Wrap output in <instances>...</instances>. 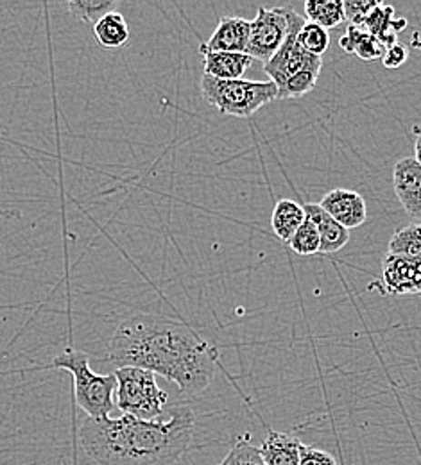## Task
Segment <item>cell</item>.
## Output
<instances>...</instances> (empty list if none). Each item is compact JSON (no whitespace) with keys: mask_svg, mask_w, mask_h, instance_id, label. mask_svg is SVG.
<instances>
[{"mask_svg":"<svg viewBox=\"0 0 421 465\" xmlns=\"http://www.w3.org/2000/svg\"><path fill=\"white\" fill-rule=\"evenodd\" d=\"M108 361L117 369L138 367L164 376L185 394L206 391L219 363V349L195 331L155 315H138L115 330Z\"/></svg>","mask_w":421,"mask_h":465,"instance_id":"cell-1","label":"cell"},{"mask_svg":"<svg viewBox=\"0 0 421 465\" xmlns=\"http://www.w3.org/2000/svg\"><path fill=\"white\" fill-rule=\"evenodd\" d=\"M195 415L188 405L167 408L158 420L133 415L86 417L79 428L83 451L99 465H175L188 451Z\"/></svg>","mask_w":421,"mask_h":465,"instance_id":"cell-2","label":"cell"},{"mask_svg":"<svg viewBox=\"0 0 421 465\" xmlns=\"http://www.w3.org/2000/svg\"><path fill=\"white\" fill-rule=\"evenodd\" d=\"M65 369L74 378L75 405L92 419H106L115 410L117 392L115 374H99L90 367L88 356L77 349L66 348L55 356L53 365Z\"/></svg>","mask_w":421,"mask_h":465,"instance_id":"cell-3","label":"cell"},{"mask_svg":"<svg viewBox=\"0 0 421 465\" xmlns=\"http://www.w3.org/2000/svg\"><path fill=\"white\" fill-rule=\"evenodd\" d=\"M199 88L203 99L210 106L219 110L223 115L239 118H247L278 99V88L273 81H223L203 74Z\"/></svg>","mask_w":421,"mask_h":465,"instance_id":"cell-4","label":"cell"},{"mask_svg":"<svg viewBox=\"0 0 421 465\" xmlns=\"http://www.w3.org/2000/svg\"><path fill=\"white\" fill-rule=\"evenodd\" d=\"M115 405L124 415L140 420H158L165 415L169 394L158 387L156 374L138 367H121L115 371Z\"/></svg>","mask_w":421,"mask_h":465,"instance_id":"cell-5","label":"cell"},{"mask_svg":"<svg viewBox=\"0 0 421 465\" xmlns=\"http://www.w3.org/2000/svg\"><path fill=\"white\" fill-rule=\"evenodd\" d=\"M296 15L298 13L291 7H258L256 16L251 20V36L246 54L266 64L286 44Z\"/></svg>","mask_w":421,"mask_h":465,"instance_id":"cell-6","label":"cell"},{"mask_svg":"<svg viewBox=\"0 0 421 465\" xmlns=\"http://www.w3.org/2000/svg\"><path fill=\"white\" fill-rule=\"evenodd\" d=\"M305 24H306V20L301 15H296L286 44L280 47V51L273 58L264 64V72L269 75V81H273L276 84L278 90L303 70H310V68L321 70L323 68V59L303 51L296 40L301 27Z\"/></svg>","mask_w":421,"mask_h":465,"instance_id":"cell-7","label":"cell"},{"mask_svg":"<svg viewBox=\"0 0 421 465\" xmlns=\"http://www.w3.org/2000/svg\"><path fill=\"white\" fill-rule=\"evenodd\" d=\"M386 292L395 295L421 293V260L389 254L382 262Z\"/></svg>","mask_w":421,"mask_h":465,"instance_id":"cell-8","label":"cell"},{"mask_svg":"<svg viewBox=\"0 0 421 465\" xmlns=\"http://www.w3.org/2000/svg\"><path fill=\"white\" fill-rule=\"evenodd\" d=\"M319 206L343 228L357 230L367 219V208L366 201L361 193L348 190V188H336L328 192Z\"/></svg>","mask_w":421,"mask_h":465,"instance_id":"cell-9","label":"cell"},{"mask_svg":"<svg viewBox=\"0 0 421 465\" xmlns=\"http://www.w3.org/2000/svg\"><path fill=\"white\" fill-rule=\"evenodd\" d=\"M251 36V22L241 16H223L208 38L201 44L199 53H241L246 54Z\"/></svg>","mask_w":421,"mask_h":465,"instance_id":"cell-10","label":"cell"},{"mask_svg":"<svg viewBox=\"0 0 421 465\" xmlns=\"http://www.w3.org/2000/svg\"><path fill=\"white\" fill-rule=\"evenodd\" d=\"M393 186L407 215L421 221V167L415 158H404L395 165Z\"/></svg>","mask_w":421,"mask_h":465,"instance_id":"cell-11","label":"cell"},{"mask_svg":"<svg viewBox=\"0 0 421 465\" xmlns=\"http://www.w3.org/2000/svg\"><path fill=\"white\" fill-rule=\"evenodd\" d=\"M301 446L300 439L295 435L269 428L258 450L267 465H300Z\"/></svg>","mask_w":421,"mask_h":465,"instance_id":"cell-12","label":"cell"},{"mask_svg":"<svg viewBox=\"0 0 421 465\" xmlns=\"http://www.w3.org/2000/svg\"><path fill=\"white\" fill-rule=\"evenodd\" d=\"M303 210H305L306 219H310L316 224L319 236H321V251L319 252L332 254V252L341 251L348 243L350 232L346 228H343L339 223H336L319 204L306 203V204H303Z\"/></svg>","mask_w":421,"mask_h":465,"instance_id":"cell-13","label":"cell"},{"mask_svg":"<svg viewBox=\"0 0 421 465\" xmlns=\"http://www.w3.org/2000/svg\"><path fill=\"white\" fill-rule=\"evenodd\" d=\"M406 25H407V20L395 18V7L378 4L357 27H362L366 33L378 38L387 49L396 44V36L398 33L404 31Z\"/></svg>","mask_w":421,"mask_h":465,"instance_id":"cell-14","label":"cell"},{"mask_svg":"<svg viewBox=\"0 0 421 465\" xmlns=\"http://www.w3.org/2000/svg\"><path fill=\"white\" fill-rule=\"evenodd\" d=\"M253 64V58L249 54L241 53H208L203 54V68L205 75L234 81L242 79L246 70Z\"/></svg>","mask_w":421,"mask_h":465,"instance_id":"cell-15","label":"cell"},{"mask_svg":"<svg viewBox=\"0 0 421 465\" xmlns=\"http://www.w3.org/2000/svg\"><path fill=\"white\" fill-rule=\"evenodd\" d=\"M305 219H306V215H305V210L301 204H298L296 201H291V199H280L275 204V210L271 215V226L280 240L289 243V240L295 236V232L300 230Z\"/></svg>","mask_w":421,"mask_h":465,"instance_id":"cell-16","label":"cell"},{"mask_svg":"<svg viewBox=\"0 0 421 465\" xmlns=\"http://www.w3.org/2000/svg\"><path fill=\"white\" fill-rule=\"evenodd\" d=\"M339 45L345 53L356 54L364 61L382 59L386 53V45L378 38L371 36L369 33H366L362 27H357V25H348L346 35L339 40Z\"/></svg>","mask_w":421,"mask_h":465,"instance_id":"cell-17","label":"cell"},{"mask_svg":"<svg viewBox=\"0 0 421 465\" xmlns=\"http://www.w3.org/2000/svg\"><path fill=\"white\" fill-rule=\"evenodd\" d=\"M94 36L101 47L119 49L129 40V25L122 13L112 11L94 25Z\"/></svg>","mask_w":421,"mask_h":465,"instance_id":"cell-18","label":"cell"},{"mask_svg":"<svg viewBox=\"0 0 421 465\" xmlns=\"http://www.w3.org/2000/svg\"><path fill=\"white\" fill-rule=\"evenodd\" d=\"M305 15L308 22L325 27L326 31L337 27L345 20V2L343 0H306Z\"/></svg>","mask_w":421,"mask_h":465,"instance_id":"cell-19","label":"cell"},{"mask_svg":"<svg viewBox=\"0 0 421 465\" xmlns=\"http://www.w3.org/2000/svg\"><path fill=\"white\" fill-rule=\"evenodd\" d=\"M389 254L421 260V223L395 232L389 242Z\"/></svg>","mask_w":421,"mask_h":465,"instance_id":"cell-20","label":"cell"},{"mask_svg":"<svg viewBox=\"0 0 421 465\" xmlns=\"http://www.w3.org/2000/svg\"><path fill=\"white\" fill-rule=\"evenodd\" d=\"M115 5L114 0H72L66 7L74 18L95 25L105 15L115 11Z\"/></svg>","mask_w":421,"mask_h":465,"instance_id":"cell-21","label":"cell"},{"mask_svg":"<svg viewBox=\"0 0 421 465\" xmlns=\"http://www.w3.org/2000/svg\"><path fill=\"white\" fill-rule=\"evenodd\" d=\"M298 44H300L301 49L306 51L308 54H314V56H323L330 45V35L325 27L317 25V24H312V22H306L303 27H301L300 33H298Z\"/></svg>","mask_w":421,"mask_h":465,"instance_id":"cell-22","label":"cell"},{"mask_svg":"<svg viewBox=\"0 0 421 465\" xmlns=\"http://www.w3.org/2000/svg\"><path fill=\"white\" fill-rule=\"evenodd\" d=\"M289 247L300 256H312L321 251V236L310 219H305L300 230L289 240Z\"/></svg>","mask_w":421,"mask_h":465,"instance_id":"cell-23","label":"cell"},{"mask_svg":"<svg viewBox=\"0 0 421 465\" xmlns=\"http://www.w3.org/2000/svg\"><path fill=\"white\" fill-rule=\"evenodd\" d=\"M321 70L317 68H310V70H303L298 75H295L293 79H289L280 90H278V99H300L303 95L310 94L317 83Z\"/></svg>","mask_w":421,"mask_h":465,"instance_id":"cell-24","label":"cell"},{"mask_svg":"<svg viewBox=\"0 0 421 465\" xmlns=\"http://www.w3.org/2000/svg\"><path fill=\"white\" fill-rule=\"evenodd\" d=\"M219 465H267L264 462L260 450L255 448L249 440L241 439L234 444L226 459Z\"/></svg>","mask_w":421,"mask_h":465,"instance_id":"cell-25","label":"cell"},{"mask_svg":"<svg viewBox=\"0 0 421 465\" xmlns=\"http://www.w3.org/2000/svg\"><path fill=\"white\" fill-rule=\"evenodd\" d=\"M378 5V2L373 0H346L345 2V20H348V25H361L366 16Z\"/></svg>","mask_w":421,"mask_h":465,"instance_id":"cell-26","label":"cell"},{"mask_svg":"<svg viewBox=\"0 0 421 465\" xmlns=\"http://www.w3.org/2000/svg\"><path fill=\"white\" fill-rule=\"evenodd\" d=\"M300 465H337V460L332 453L325 450H317L312 446H301Z\"/></svg>","mask_w":421,"mask_h":465,"instance_id":"cell-27","label":"cell"},{"mask_svg":"<svg viewBox=\"0 0 421 465\" xmlns=\"http://www.w3.org/2000/svg\"><path fill=\"white\" fill-rule=\"evenodd\" d=\"M407 58H409L407 47L396 42L395 45L386 49V53L382 56V63H384L386 68H400L407 61Z\"/></svg>","mask_w":421,"mask_h":465,"instance_id":"cell-28","label":"cell"},{"mask_svg":"<svg viewBox=\"0 0 421 465\" xmlns=\"http://www.w3.org/2000/svg\"><path fill=\"white\" fill-rule=\"evenodd\" d=\"M415 160L420 163L421 167V134L416 136V143H415Z\"/></svg>","mask_w":421,"mask_h":465,"instance_id":"cell-29","label":"cell"}]
</instances>
